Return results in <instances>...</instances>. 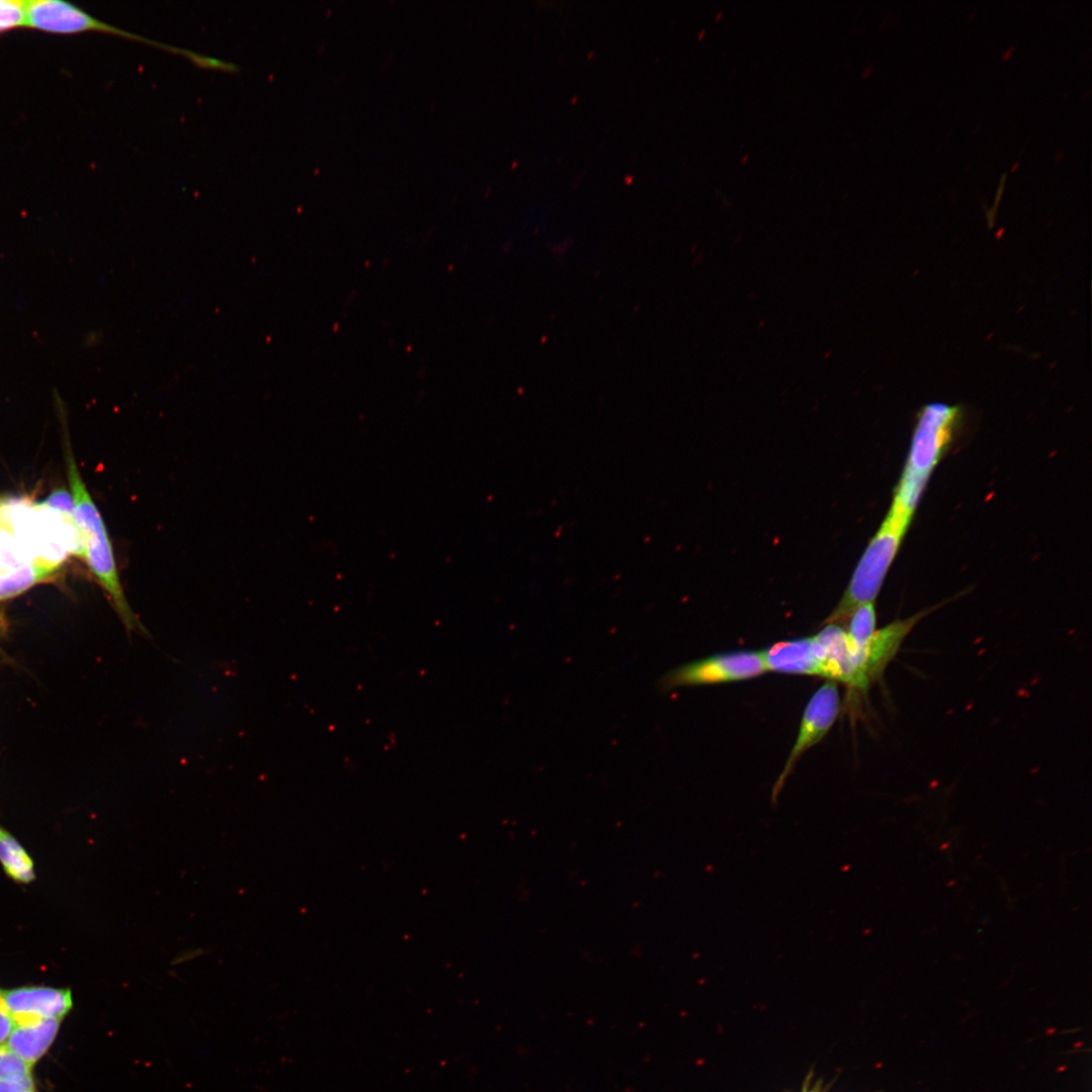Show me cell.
<instances>
[{
	"label": "cell",
	"instance_id": "6da1fadb",
	"mask_svg": "<svg viewBox=\"0 0 1092 1092\" xmlns=\"http://www.w3.org/2000/svg\"><path fill=\"white\" fill-rule=\"evenodd\" d=\"M963 417L961 405L931 402L920 408L892 508L913 517L927 480L950 446Z\"/></svg>",
	"mask_w": 1092,
	"mask_h": 1092
},
{
	"label": "cell",
	"instance_id": "7a4b0ae2",
	"mask_svg": "<svg viewBox=\"0 0 1092 1092\" xmlns=\"http://www.w3.org/2000/svg\"><path fill=\"white\" fill-rule=\"evenodd\" d=\"M67 468L75 504V520L84 543V558L125 627L128 630H139L141 624L124 596L107 529L71 451L67 452Z\"/></svg>",
	"mask_w": 1092,
	"mask_h": 1092
},
{
	"label": "cell",
	"instance_id": "3957f363",
	"mask_svg": "<svg viewBox=\"0 0 1092 1092\" xmlns=\"http://www.w3.org/2000/svg\"><path fill=\"white\" fill-rule=\"evenodd\" d=\"M912 519L889 510L860 557L836 608L824 624L845 622L859 605L875 603Z\"/></svg>",
	"mask_w": 1092,
	"mask_h": 1092
},
{
	"label": "cell",
	"instance_id": "277c9868",
	"mask_svg": "<svg viewBox=\"0 0 1092 1092\" xmlns=\"http://www.w3.org/2000/svg\"><path fill=\"white\" fill-rule=\"evenodd\" d=\"M26 26L56 34H76L99 32L123 37L129 40L155 47L164 52L179 55L194 66L212 71H220L223 62L196 52L167 44L146 36L124 30L106 23L80 7L62 0H26Z\"/></svg>",
	"mask_w": 1092,
	"mask_h": 1092
},
{
	"label": "cell",
	"instance_id": "5b68a950",
	"mask_svg": "<svg viewBox=\"0 0 1092 1092\" xmlns=\"http://www.w3.org/2000/svg\"><path fill=\"white\" fill-rule=\"evenodd\" d=\"M766 672L760 651L737 650L695 660L665 673L662 690L750 679Z\"/></svg>",
	"mask_w": 1092,
	"mask_h": 1092
},
{
	"label": "cell",
	"instance_id": "8992f818",
	"mask_svg": "<svg viewBox=\"0 0 1092 1092\" xmlns=\"http://www.w3.org/2000/svg\"><path fill=\"white\" fill-rule=\"evenodd\" d=\"M839 710L840 697L837 684L828 680L812 695L804 710L796 741L774 786V800L778 797L799 758L828 733Z\"/></svg>",
	"mask_w": 1092,
	"mask_h": 1092
},
{
	"label": "cell",
	"instance_id": "52a82bcc",
	"mask_svg": "<svg viewBox=\"0 0 1092 1092\" xmlns=\"http://www.w3.org/2000/svg\"><path fill=\"white\" fill-rule=\"evenodd\" d=\"M939 606L922 610L907 619L893 621L882 629L876 630L861 650H852L858 673L859 690H867L873 681L883 674L911 630L920 620L935 611Z\"/></svg>",
	"mask_w": 1092,
	"mask_h": 1092
},
{
	"label": "cell",
	"instance_id": "ba28073f",
	"mask_svg": "<svg viewBox=\"0 0 1092 1092\" xmlns=\"http://www.w3.org/2000/svg\"><path fill=\"white\" fill-rule=\"evenodd\" d=\"M4 997L14 1023L47 1018L64 1020L74 1006L70 988L24 985L4 990Z\"/></svg>",
	"mask_w": 1092,
	"mask_h": 1092
},
{
	"label": "cell",
	"instance_id": "9c48e42d",
	"mask_svg": "<svg viewBox=\"0 0 1092 1092\" xmlns=\"http://www.w3.org/2000/svg\"><path fill=\"white\" fill-rule=\"evenodd\" d=\"M812 637L820 658V676L857 689V671L845 630L838 624H824Z\"/></svg>",
	"mask_w": 1092,
	"mask_h": 1092
},
{
	"label": "cell",
	"instance_id": "30bf717a",
	"mask_svg": "<svg viewBox=\"0 0 1092 1092\" xmlns=\"http://www.w3.org/2000/svg\"><path fill=\"white\" fill-rule=\"evenodd\" d=\"M766 671L821 674L820 659L812 637L781 641L760 651Z\"/></svg>",
	"mask_w": 1092,
	"mask_h": 1092
},
{
	"label": "cell",
	"instance_id": "8fae6325",
	"mask_svg": "<svg viewBox=\"0 0 1092 1092\" xmlns=\"http://www.w3.org/2000/svg\"><path fill=\"white\" fill-rule=\"evenodd\" d=\"M62 1021L47 1018L14 1023L7 1044L33 1069L54 1044Z\"/></svg>",
	"mask_w": 1092,
	"mask_h": 1092
},
{
	"label": "cell",
	"instance_id": "7c38bea8",
	"mask_svg": "<svg viewBox=\"0 0 1092 1092\" xmlns=\"http://www.w3.org/2000/svg\"><path fill=\"white\" fill-rule=\"evenodd\" d=\"M0 866L14 883L28 885L36 878L34 861L20 841L0 825Z\"/></svg>",
	"mask_w": 1092,
	"mask_h": 1092
},
{
	"label": "cell",
	"instance_id": "4fadbf2b",
	"mask_svg": "<svg viewBox=\"0 0 1092 1092\" xmlns=\"http://www.w3.org/2000/svg\"><path fill=\"white\" fill-rule=\"evenodd\" d=\"M845 630L851 649L861 650L876 632L877 614L875 603L857 606L848 617Z\"/></svg>",
	"mask_w": 1092,
	"mask_h": 1092
},
{
	"label": "cell",
	"instance_id": "5bb4252c",
	"mask_svg": "<svg viewBox=\"0 0 1092 1092\" xmlns=\"http://www.w3.org/2000/svg\"><path fill=\"white\" fill-rule=\"evenodd\" d=\"M32 1070L7 1043H0V1080L33 1079Z\"/></svg>",
	"mask_w": 1092,
	"mask_h": 1092
},
{
	"label": "cell",
	"instance_id": "9a60e30c",
	"mask_svg": "<svg viewBox=\"0 0 1092 1092\" xmlns=\"http://www.w3.org/2000/svg\"><path fill=\"white\" fill-rule=\"evenodd\" d=\"M26 0H0V33L26 26Z\"/></svg>",
	"mask_w": 1092,
	"mask_h": 1092
},
{
	"label": "cell",
	"instance_id": "2e32d148",
	"mask_svg": "<svg viewBox=\"0 0 1092 1092\" xmlns=\"http://www.w3.org/2000/svg\"><path fill=\"white\" fill-rule=\"evenodd\" d=\"M43 503L66 516L75 517L73 495L66 490L59 489L52 492Z\"/></svg>",
	"mask_w": 1092,
	"mask_h": 1092
},
{
	"label": "cell",
	"instance_id": "e0dca14e",
	"mask_svg": "<svg viewBox=\"0 0 1092 1092\" xmlns=\"http://www.w3.org/2000/svg\"><path fill=\"white\" fill-rule=\"evenodd\" d=\"M14 1026L12 1015L4 997V990L0 989V1043L7 1040Z\"/></svg>",
	"mask_w": 1092,
	"mask_h": 1092
},
{
	"label": "cell",
	"instance_id": "ac0fdd59",
	"mask_svg": "<svg viewBox=\"0 0 1092 1092\" xmlns=\"http://www.w3.org/2000/svg\"><path fill=\"white\" fill-rule=\"evenodd\" d=\"M33 1087V1079L0 1080V1092H28Z\"/></svg>",
	"mask_w": 1092,
	"mask_h": 1092
},
{
	"label": "cell",
	"instance_id": "d6986e66",
	"mask_svg": "<svg viewBox=\"0 0 1092 1092\" xmlns=\"http://www.w3.org/2000/svg\"><path fill=\"white\" fill-rule=\"evenodd\" d=\"M803 1092H820V1091H818L817 1089H808V1090H804Z\"/></svg>",
	"mask_w": 1092,
	"mask_h": 1092
},
{
	"label": "cell",
	"instance_id": "ffe728a7",
	"mask_svg": "<svg viewBox=\"0 0 1092 1092\" xmlns=\"http://www.w3.org/2000/svg\"><path fill=\"white\" fill-rule=\"evenodd\" d=\"M28 1092H37L35 1086L31 1088Z\"/></svg>",
	"mask_w": 1092,
	"mask_h": 1092
},
{
	"label": "cell",
	"instance_id": "44dd1931",
	"mask_svg": "<svg viewBox=\"0 0 1092 1092\" xmlns=\"http://www.w3.org/2000/svg\"><path fill=\"white\" fill-rule=\"evenodd\" d=\"M0 626H1V617H0Z\"/></svg>",
	"mask_w": 1092,
	"mask_h": 1092
}]
</instances>
